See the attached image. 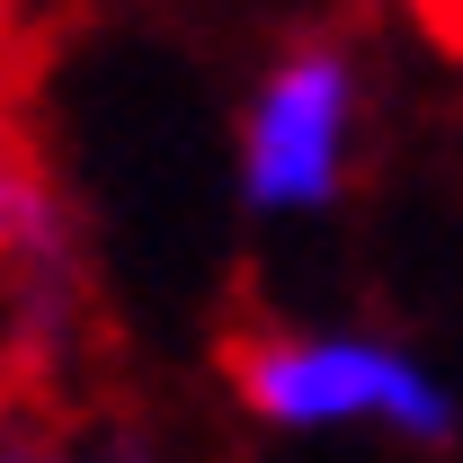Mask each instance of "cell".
<instances>
[{"instance_id": "4", "label": "cell", "mask_w": 463, "mask_h": 463, "mask_svg": "<svg viewBox=\"0 0 463 463\" xmlns=\"http://www.w3.org/2000/svg\"><path fill=\"white\" fill-rule=\"evenodd\" d=\"M62 446H71V428L45 402H27V392L0 402V463H62Z\"/></svg>"}, {"instance_id": "3", "label": "cell", "mask_w": 463, "mask_h": 463, "mask_svg": "<svg viewBox=\"0 0 463 463\" xmlns=\"http://www.w3.org/2000/svg\"><path fill=\"white\" fill-rule=\"evenodd\" d=\"M0 321L27 365H54L90 321L80 214L36 161H9V152H0Z\"/></svg>"}, {"instance_id": "1", "label": "cell", "mask_w": 463, "mask_h": 463, "mask_svg": "<svg viewBox=\"0 0 463 463\" xmlns=\"http://www.w3.org/2000/svg\"><path fill=\"white\" fill-rule=\"evenodd\" d=\"M223 383L277 437H339L374 428L392 446L446 455L463 446V392L402 339L374 330H250L223 347Z\"/></svg>"}, {"instance_id": "5", "label": "cell", "mask_w": 463, "mask_h": 463, "mask_svg": "<svg viewBox=\"0 0 463 463\" xmlns=\"http://www.w3.org/2000/svg\"><path fill=\"white\" fill-rule=\"evenodd\" d=\"M62 463H161V446H152L134 419H99V428H71Z\"/></svg>"}, {"instance_id": "2", "label": "cell", "mask_w": 463, "mask_h": 463, "mask_svg": "<svg viewBox=\"0 0 463 463\" xmlns=\"http://www.w3.org/2000/svg\"><path fill=\"white\" fill-rule=\"evenodd\" d=\"M356 134H365V62L339 36H294L286 54L241 99V134H232V178L241 205L294 223V214H330L356 178Z\"/></svg>"}]
</instances>
